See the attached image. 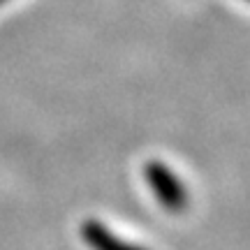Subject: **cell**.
<instances>
[{
  "mask_svg": "<svg viewBox=\"0 0 250 250\" xmlns=\"http://www.w3.org/2000/svg\"><path fill=\"white\" fill-rule=\"evenodd\" d=\"M144 179L151 188V192L155 199L160 202V206L169 213H183L188 208V190L183 186V181L174 174V171L165 165L162 160H148L144 165Z\"/></svg>",
  "mask_w": 250,
  "mask_h": 250,
  "instance_id": "6da1fadb",
  "label": "cell"
},
{
  "mask_svg": "<svg viewBox=\"0 0 250 250\" xmlns=\"http://www.w3.org/2000/svg\"><path fill=\"white\" fill-rule=\"evenodd\" d=\"M81 239L90 250H146L144 246H137V243H130L116 236L107 225L95 220V218H90L81 225Z\"/></svg>",
  "mask_w": 250,
  "mask_h": 250,
  "instance_id": "7a4b0ae2",
  "label": "cell"
},
{
  "mask_svg": "<svg viewBox=\"0 0 250 250\" xmlns=\"http://www.w3.org/2000/svg\"><path fill=\"white\" fill-rule=\"evenodd\" d=\"M5 2H7V0H0V7H2V5H5Z\"/></svg>",
  "mask_w": 250,
  "mask_h": 250,
  "instance_id": "3957f363",
  "label": "cell"
}]
</instances>
